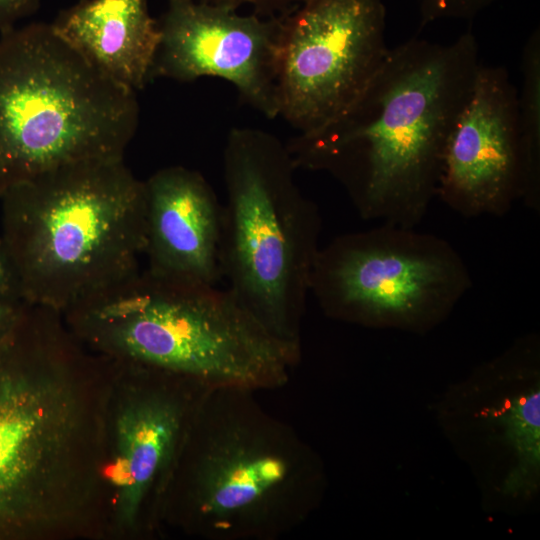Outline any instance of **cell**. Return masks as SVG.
I'll return each mask as SVG.
<instances>
[{
  "instance_id": "16",
  "label": "cell",
  "mask_w": 540,
  "mask_h": 540,
  "mask_svg": "<svg viewBox=\"0 0 540 540\" xmlns=\"http://www.w3.org/2000/svg\"><path fill=\"white\" fill-rule=\"evenodd\" d=\"M523 84L518 96V128L525 173L524 204L540 209V29H534L521 56Z\"/></svg>"
},
{
  "instance_id": "1",
  "label": "cell",
  "mask_w": 540,
  "mask_h": 540,
  "mask_svg": "<svg viewBox=\"0 0 540 540\" xmlns=\"http://www.w3.org/2000/svg\"><path fill=\"white\" fill-rule=\"evenodd\" d=\"M106 370L63 315L27 305L0 341V538L69 528L102 478Z\"/></svg>"
},
{
  "instance_id": "3",
  "label": "cell",
  "mask_w": 540,
  "mask_h": 540,
  "mask_svg": "<svg viewBox=\"0 0 540 540\" xmlns=\"http://www.w3.org/2000/svg\"><path fill=\"white\" fill-rule=\"evenodd\" d=\"M255 393L210 388L195 412L159 509L190 535L278 540L324 498L321 457Z\"/></svg>"
},
{
  "instance_id": "21",
  "label": "cell",
  "mask_w": 540,
  "mask_h": 540,
  "mask_svg": "<svg viewBox=\"0 0 540 540\" xmlns=\"http://www.w3.org/2000/svg\"><path fill=\"white\" fill-rule=\"evenodd\" d=\"M26 304L21 299L0 298V341L14 325Z\"/></svg>"
},
{
  "instance_id": "14",
  "label": "cell",
  "mask_w": 540,
  "mask_h": 540,
  "mask_svg": "<svg viewBox=\"0 0 540 540\" xmlns=\"http://www.w3.org/2000/svg\"><path fill=\"white\" fill-rule=\"evenodd\" d=\"M145 269L181 284L216 286L221 278L222 206L205 177L175 165L144 181Z\"/></svg>"
},
{
  "instance_id": "8",
  "label": "cell",
  "mask_w": 540,
  "mask_h": 540,
  "mask_svg": "<svg viewBox=\"0 0 540 540\" xmlns=\"http://www.w3.org/2000/svg\"><path fill=\"white\" fill-rule=\"evenodd\" d=\"M472 287L445 239L382 223L320 247L310 293L329 318L423 335L442 324Z\"/></svg>"
},
{
  "instance_id": "12",
  "label": "cell",
  "mask_w": 540,
  "mask_h": 540,
  "mask_svg": "<svg viewBox=\"0 0 540 540\" xmlns=\"http://www.w3.org/2000/svg\"><path fill=\"white\" fill-rule=\"evenodd\" d=\"M517 99L505 68L481 64L446 142L436 194L464 217L503 216L523 200Z\"/></svg>"
},
{
  "instance_id": "2",
  "label": "cell",
  "mask_w": 540,
  "mask_h": 540,
  "mask_svg": "<svg viewBox=\"0 0 540 540\" xmlns=\"http://www.w3.org/2000/svg\"><path fill=\"white\" fill-rule=\"evenodd\" d=\"M481 64L470 31L445 45L412 38L389 49L349 108L286 142L296 169L332 176L363 219L416 228Z\"/></svg>"
},
{
  "instance_id": "9",
  "label": "cell",
  "mask_w": 540,
  "mask_h": 540,
  "mask_svg": "<svg viewBox=\"0 0 540 540\" xmlns=\"http://www.w3.org/2000/svg\"><path fill=\"white\" fill-rule=\"evenodd\" d=\"M488 513L519 514L540 493V339H516L449 384L432 405Z\"/></svg>"
},
{
  "instance_id": "5",
  "label": "cell",
  "mask_w": 540,
  "mask_h": 540,
  "mask_svg": "<svg viewBox=\"0 0 540 540\" xmlns=\"http://www.w3.org/2000/svg\"><path fill=\"white\" fill-rule=\"evenodd\" d=\"M0 200L1 237L26 303L63 314L140 270L144 181L124 159L58 167Z\"/></svg>"
},
{
  "instance_id": "13",
  "label": "cell",
  "mask_w": 540,
  "mask_h": 540,
  "mask_svg": "<svg viewBox=\"0 0 540 540\" xmlns=\"http://www.w3.org/2000/svg\"><path fill=\"white\" fill-rule=\"evenodd\" d=\"M125 364L135 383L115 414L106 471L116 517L133 528L150 499H155L159 512L188 428L210 388L164 371Z\"/></svg>"
},
{
  "instance_id": "11",
  "label": "cell",
  "mask_w": 540,
  "mask_h": 540,
  "mask_svg": "<svg viewBox=\"0 0 540 540\" xmlns=\"http://www.w3.org/2000/svg\"><path fill=\"white\" fill-rule=\"evenodd\" d=\"M150 80L218 77L265 117H278L277 59L282 15H241L197 0H166Z\"/></svg>"
},
{
  "instance_id": "19",
  "label": "cell",
  "mask_w": 540,
  "mask_h": 540,
  "mask_svg": "<svg viewBox=\"0 0 540 540\" xmlns=\"http://www.w3.org/2000/svg\"><path fill=\"white\" fill-rule=\"evenodd\" d=\"M42 0H0V33L16 27L17 23L35 14Z\"/></svg>"
},
{
  "instance_id": "20",
  "label": "cell",
  "mask_w": 540,
  "mask_h": 540,
  "mask_svg": "<svg viewBox=\"0 0 540 540\" xmlns=\"http://www.w3.org/2000/svg\"><path fill=\"white\" fill-rule=\"evenodd\" d=\"M0 298L21 299V288L13 262L0 235ZM24 301V300H23Z\"/></svg>"
},
{
  "instance_id": "10",
  "label": "cell",
  "mask_w": 540,
  "mask_h": 540,
  "mask_svg": "<svg viewBox=\"0 0 540 540\" xmlns=\"http://www.w3.org/2000/svg\"><path fill=\"white\" fill-rule=\"evenodd\" d=\"M385 18L382 0H302L282 14L278 117L308 134L349 108L389 51Z\"/></svg>"
},
{
  "instance_id": "6",
  "label": "cell",
  "mask_w": 540,
  "mask_h": 540,
  "mask_svg": "<svg viewBox=\"0 0 540 540\" xmlns=\"http://www.w3.org/2000/svg\"><path fill=\"white\" fill-rule=\"evenodd\" d=\"M139 113L136 91L97 69L51 23L0 33V197L58 167L124 159Z\"/></svg>"
},
{
  "instance_id": "17",
  "label": "cell",
  "mask_w": 540,
  "mask_h": 540,
  "mask_svg": "<svg viewBox=\"0 0 540 540\" xmlns=\"http://www.w3.org/2000/svg\"><path fill=\"white\" fill-rule=\"evenodd\" d=\"M495 0H418L420 29L445 18L469 19Z\"/></svg>"
},
{
  "instance_id": "7",
  "label": "cell",
  "mask_w": 540,
  "mask_h": 540,
  "mask_svg": "<svg viewBox=\"0 0 540 540\" xmlns=\"http://www.w3.org/2000/svg\"><path fill=\"white\" fill-rule=\"evenodd\" d=\"M295 170L274 134L250 127L228 132L219 260L237 301L274 335L301 344L322 220Z\"/></svg>"
},
{
  "instance_id": "15",
  "label": "cell",
  "mask_w": 540,
  "mask_h": 540,
  "mask_svg": "<svg viewBox=\"0 0 540 540\" xmlns=\"http://www.w3.org/2000/svg\"><path fill=\"white\" fill-rule=\"evenodd\" d=\"M51 25L115 82L137 92L150 81L160 29L147 0H79Z\"/></svg>"
},
{
  "instance_id": "18",
  "label": "cell",
  "mask_w": 540,
  "mask_h": 540,
  "mask_svg": "<svg viewBox=\"0 0 540 540\" xmlns=\"http://www.w3.org/2000/svg\"><path fill=\"white\" fill-rule=\"evenodd\" d=\"M204 3L230 6L239 9L242 6H250L253 12L262 16H278L282 15L295 6L302 0H197Z\"/></svg>"
},
{
  "instance_id": "4",
  "label": "cell",
  "mask_w": 540,
  "mask_h": 540,
  "mask_svg": "<svg viewBox=\"0 0 540 540\" xmlns=\"http://www.w3.org/2000/svg\"><path fill=\"white\" fill-rule=\"evenodd\" d=\"M63 316L99 355L207 388L277 389L301 358V344L270 332L227 288L175 283L146 270Z\"/></svg>"
}]
</instances>
